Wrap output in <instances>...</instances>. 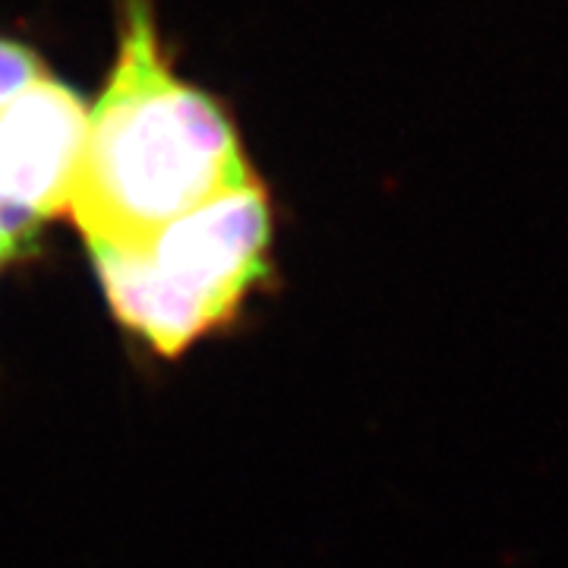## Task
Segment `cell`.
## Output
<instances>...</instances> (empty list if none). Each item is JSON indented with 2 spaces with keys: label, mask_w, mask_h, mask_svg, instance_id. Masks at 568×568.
Returning a JSON list of instances; mask_svg holds the SVG:
<instances>
[{
  "label": "cell",
  "mask_w": 568,
  "mask_h": 568,
  "mask_svg": "<svg viewBox=\"0 0 568 568\" xmlns=\"http://www.w3.org/2000/svg\"><path fill=\"white\" fill-rule=\"evenodd\" d=\"M44 77H48V70L32 48H26L20 41L0 39V108L13 102L20 92H26L29 85H36Z\"/></svg>",
  "instance_id": "obj_4"
},
{
  "label": "cell",
  "mask_w": 568,
  "mask_h": 568,
  "mask_svg": "<svg viewBox=\"0 0 568 568\" xmlns=\"http://www.w3.org/2000/svg\"><path fill=\"white\" fill-rule=\"evenodd\" d=\"M272 205L263 183L231 190L162 227L142 250H92L111 310L159 354L224 325L268 272Z\"/></svg>",
  "instance_id": "obj_2"
},
{
  "label": "cell",
  "mask_w": 568,
  "mask_h": 568,
  "mask_svg": "<svg viewBox=\"0 0 568 568\" xmlns=\"http://www.w3.org/2000/svg\"><path fill=\"white\" fill-rule=\"evenodd\" d=\"M89 108L51 73L0 108V241L17 253L48 215L67 212Z\"/></svg>",
  "instance_id": "obj_3"
},
{
  "label": "cell",
  "mask_w": 568,
  "mask_h": 568,
  "mask_svg": "<svg viewBox=\"0 0 568 568\" xmlns=\"http://www.w3.org/2000/svg\"><path fill=\"white\" fill-rule=\"evenodd\" d=\"M253 181L222 104L174 73L152 3L126 0L118 61L89 111L67 203L89 250H142L186 212Z\"/></svg>",
  "instance_id": "obj_1"
},
{
  "label": "cell",
  "mask_w": 568,
  "mask_h": 568,
  "mask_svg": "<svg viewBox=\"0 0 568 568\" xmlns=\"http://www.w3.org/2000/svg\"><path fill=\"white\" fill-rule=\"evenodd\" d=\"M3 256H10V250H7V244L0 241V260H3Z\"/></svg>",
  "instance_id": "obj_5"
}]
</instances>
